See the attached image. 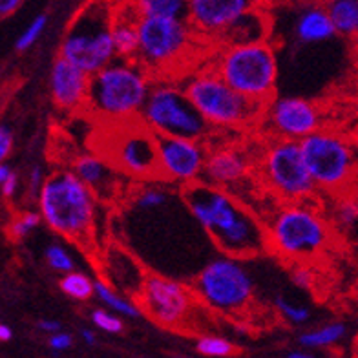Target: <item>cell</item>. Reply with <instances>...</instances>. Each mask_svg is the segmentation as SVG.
<instances>
[{
  "mask_svg": "<svg viewBox=\"0 0 358 358\" xmlns=\"http://www.w3.org/2000/svg\"><path fill=\"white\" fill-rule=\"evenodd\" d=\"M150 88V73L141 64L115 59L92 76L86 108L106 123H130L141 115Z\"/></svg>",
  "mask_w": 358,
  "mask_h": 358,
  "instance_id": "1",
  "label": "cell"
},
{
  "mask_svg": "<svg viewBox=\"0 0 358 358\" xmlns=\"http://www.w3.org/2000/svg\"><path fill=\"white\" fill-rule=\"evenodd\" d=\"M37 205L43 222L57 234L77 243H86L94 236L97 196L73 170H59L50 176Z\"/></svg>",
  "mask_w": 358,
  "mask_h": 358,
  "instance_id": "2",
  "label": "cell"
},
{
  "mask_svg": "<svg viewBox=\"0 0 358 358\" xmlns=\"http://www.w3.org/2000/svg\"><path fill=\"white\" fill-rule=\"evenodd\" d=\"M115 8L108 0H90L68 24L59 57L70 61L88 76L106 68L117 59L113 44Z\"/></svg>",
  "mask_w": 358,
  "mask_h": 358,
  "instance_id": "3",
  "label": "cell"
},
{
  "mask_svg": "<svg viewBox=\"0 0 358 358\" xmlns=\"http://www.w3.org/2000/svg\"><path fill=\"white\" fill-rule=\"evenodd\" d=\"M268 247L291 264H309L329 245L331 231L307 203H289L267 223Z\"/></svg>",
  "mask_w": 358,
  "mask_h": 358,
  "instance_id": "4",
  "label": "cell"
},
{
  "mask_svg": "<svg viewBox=\"0 0 358 358\" xmlns=\"http://www.w3.org/2000/svg\"><path fill=\"white\" fill-rule=\"evenodd\" d=\"M214 71L240 95L268 104L276 88L278 62L267 43L227 46L217 57Z\"/></svg>",
  "mask_w": 358,
  "mask_h": 358,
  "instance_id": "5",
  "label": "cell"
},
{
  "mask_svg": "<svg viewBox=\"0 0 358 358\" xmlns=\"http://www.w3.org/2000/svg\"><path fill=\"white\" fill-rule=\"evenodd\" d=\"M183 90L210 127L241 128L256 123L267 108L238 94L214 70L190 77Z\"/></svg>",
  "mask_w": 358,
  "mask_h": 358,
  "instance_id": "6",
  "label": "cell"
},
{
  "mask_svg": "<svg viewBox=\"0 0 358 358\" xmlns=\"http://www.w3.org/2000/svg\"><path fill=\"white\" fill-rule=\"evenodd\" d=\"M139 121L156 136L183 137L194 141H203L213 128L196 110L185 90L165 80L152 85Z\"/></svg>",
  "mask_w": 358,
  "mask_h": 358,
  "instance_id": "7",
  "label": "cell"
},
{
  "mask_svg": "<svg viewBox=\"0 0 358 358\" xmlns=\"http://www.w3.org/2000/svg\"><path fill=\"white\" fill-rule=\"evenodd\" d=\"M194 296L214 311L234 315L243 311L255 294V280L245 265L231 256L210 259L192 283Z\"/></svg>",
  "mask_w": 358,
  "mask_h": 358,
  "instance_id": "8",
  "label": "cell"
},
{
  "mask_svg": "<svg viewBox=\"0 0 358 358\" xmlns=\"http://www.w3.org/2000/svg\"><path fill=\"white\" fill-rule=\"evenodd\" d=\"M262 174L268 189L287 203H309L318 190L298 141L274 139L264 154Z\"/></svg>",
  "mask_w": 358,
  "mask_h": 358,
  "instance_id": "9",
  "label": "cell"
},
{
  "mask_svg": "<svg viewBox=\"0 0 358 358\" xmlns=\"http://www.w3.org/2000/svg\"><path fill=\"white\" fill-rule=\"evenodd\" d=\"M303 159L318 189L342 190L357 170V148L333 130H318L302 141Z\"/></svg>",
  "mask_w": 358,
  "mask_h": 358,
  "instance_id": "10",
  "label": "cell"
},
{
  "mask_svg": "<svg viewBox=\"0 0 358 358\" xmlns=\"http://www.w3.org/2000/svg\"><path fill=\"white\" fill-rule=\"evenodd\" d=\"M194 28L189 20L141 17L136 62L148 73L178 64L192 46Z\"/></svg>",
  "mask_w": 358,
  "mask_h": 358,
  "instance_id": "11",
  "label": "cell"
},
{
  "mask_svg": "<svg viewBox=\"0 0 358 358\" xmlns=\"http://www.w3.org/2000/svg\"><path fill=\"white\" fill-rule=\"evenodd\" d=\"M104 157L123 174L137 179H161L157 136L139 121L121 123L106 137Z\"/></svg>",
  "mask_w": 358,
  "mask_h": 358,
  "instance_id": "12",
  "label": "cell"
},
{
  "mask_svg": "<svg viewBox=\"0 0 358 358\" xmlns=\"http://www.w3.org/2000/svg\"><path fill=\"white\" fill-rule=\"evenodd\" d=\"M137 298L141 311H145L156 324L169 329L183 327L194 307L192 289L157 274L146 276Z\"/></svg>",
  "mask_w": 358,
  "mask_h": 358,
  "instance_id": "13",
  "label": "cell"
},
{
  "mask_svg": "<svg viewBox=\"0 0 358 358\" xmlns=\"http://www.w3.org/2000/svg\"><path fill=\"white\" fill-rule=\"evenodd\" d=\"M196 222L214 238L222 236L245 216L247 210L227 190L207 183H192L181 190Z\"/></svg>",
  "mask_w": 358,
  "mask_h": 358,
  "instance_id": "14",
  "label": "cell"
},
{
  "mask_svg": "<svg viewBox=\"0 0 358 358\" xmlns=\"http://www.w3.org/2000/svg\"><path fill=\"white\" fill-rule=\"evenodd\" d=\"M265 123L276 139L302 143L322 130L320 108L302 97H278L265 108Z\"/></svg>",
  "mask_w": 358,
  "mask_h": 358,
  "instance_id": "15",
  "label": "cell"
},
{
  "mask_svg": "<svg viewBox=\"0 0 358 358\" xmlns=\"http://www.w3.org/2000/svg\"><path fill=\"white\" fill-rule=\"evenodd\" d=\"M157 154L161 179L181 183L183 187L203 179L208 154L201 141L157 136Z\"/></svg>",
  "mask_w": 358,
  "mask_h": 358,
  "instance_id": "16",
  "label": "cell"
},
{
  "mask_svg": "<svg viewBox=\"0 0 358 358\" xmlns=\"http://www.w3.org/2000/svg\"><path fill=\"white\" fill-rule=\"evenodd\" d=\"M252 6L255 0H189V22L198 34L222 37Z\"/></svg>",
  "mask_w": 358,
  "mask_h": 358,
  "instance_id": "17",
  "label": "cell"
},
{
  "mask_svg": "<svg viewBox=\"0 0 358 358\" xmlns=\"http://www.w3.org/2000/svg\"><path fill=\"white\" fill-rule=\"evenodd\" d=\"M92 76L71 64L70 61L57 57L50 71V94L53 103L61 110L86 108Z\"/></svg>",
  "mask_w": 358,
  "mask_h": 358,
  "instance_id": "18",
  "label": "cell"
},
{
  "mask_svg": "<svg viewBox=\"0 0 358 358\" xmlns=\"http://www.w3.org/2000/svg\"><path fill=\"white\" fill-rule=\"evenodd\" d=\"M249 170V161L245 154L234 148H222L208 154L205 172H203V183L213 187H227V185L238 183Z\"/></svg>",
  "mask_w": 358,
  "mask_h": 358,
  "instance_id": "19",
  "label": "cell"
},
{
  "mask_svg": "<svg viewBox=\"0 0 358 358\" xmlns=\"http://www.w3.org/2000/svg\"><path fill=\"white\" fill-rule=\"evenodd\" d=\"M73 172L83 183L92 189L97 198H110L113 196V189L117 187V178L113 169L115 166L108 159L95 154H85L73 161Z\"/></svg>",
  "mask_w": 358,
  "mask_h": 358,
  "instance_id": "20",
  "label": "cell"
},
{
  "mask_svg": "<svg viewBox=\"0 0 358 358\" xmlns=\"http://www.w3.org/2000/svg\"><path fill=\"white\" fill-rule=\"evenodd\" d=\"M292 34L298 43L302 44H316L325 43L336 35V29L333 26L329 13L322 6H307L303 8L294 19Z\"/></svg>",
  "mask_w": 358,
  "mask_h": 358,
  "instance_id": "21",
  "label": "cell"
},
{
  "mask_svg": "<svg viewBox=\"0 0 358 358\" xmlns=\"http://www.w3.org/2000/svg\"><path fill=\"white\" fill-rule=\"evenodd\" d=\"M139 20L141 15L136 10L134 2L115 10L112 34L117 59L136 61L137 46H139Z\"/></svg>",
  "mask_w": 358,
  "mask_h": 358,
  "instance_id": "22",
  "label": "cell"
},
{
  "mask_svg": "<svg viewBox=\"0 0 358 358\" xmlns=\"http://www.w3.org/2000/svg\"><path fill=\"white\" fill-rule=\"evenodd\" d=\"M265 35H267V22L258 11L252 10L231 24L220 38L227 46H243V44L265 43Z\"/></svg>",
  "mask_w": 358,
  "mask_h": 358,
  "instance_id": "23",
  "label": "cell"
},
{
  "mask_svg": "<svg viewBox=\"0 0 358 358\" xmlns=\"http://www.w3.org/2000/svg\"><path fill=\"white\" fill-rule=\"evenodd\" d=\"M336 34L349 38H358V0H325Z\"/></svg>",
  "mask_w": 358,
  "mask_h": 358,
  "instance_id": "24",
  "label": "cell"
},
{
  "mask_svg": "<svg viewBox=\"0 0 358 358\" xmlns=\"http://www.w3.org/2000/svg\"><path fill=\"white\" fill-rule=\"evenodd\" d=\"M141 17L189 20V0H134Z\"/></svg>",
  "mask_w": 358,
  "mask_h": 358,
  "instance_id": "25",
  "label": "cell"
},
{
  "mask_svg": "<svg viewBox=\"0 0 358 358\" xmlns=\"http://www.w3.org/2000/svg\"><path fill=\"white\" fill-rule=\"evenodd\" d=\"M94 298L99 300L108 311L117 313V315L124 316V318H139L141 316V307L132 303L127 296L119 294V292L113 291V287L108 282L104 280H95L94 282Z\"/></svg>",
  "mask_w": 358,
  "mask_h": 358,
  "instance_id": "26",
  "label": "cell"
},
{
  "mask_svg": "<svg viewBox=\"0 0 358 358\" xmlns=\"http://www.w3.org/2000/svg\"><path fill=\"white\" fill-rule=\"evenodd\" d=\"M345 335H348V327H345L344 322H329V324L320 325L316 329L302 333L298 342L307 349H324L340 344L345 338Z\"/></svg>",
  "mask_w": 358,
  "mask_h": 358,
  "instance_id": "27",
  "label": "cell"
},
{
  "mask_svg": "<svg viewBox=\"0 0 358 358\" xmlns=\"http://www.w3.org/2000/svg\"><path fill=\"white\" fill-rule=\"evenodd\" d=\"M94 282L95 280L88 278L85 273L79 271H71L68 274H62L59 280V289H61L66 296L77 302H88L90 298L94 296Z\"/></svg>",
  "mask_w": 358,
  "mask_h": 358,
  "instance_id": "28",
  "label": "cell"
},
{
  "mask_svg": "<svg viewBox=\"0 0 358 358\" xmlns=\"http://www.w3.org/2000/svg\"><path fill=\"white\" fill-rule=\"evenodd\" d=\"M196 349L203 357L210 358H227L236 353V348L231 340L223 338V336L205 335L196 340Z\"/></svg>",
  "mask_w": 358,
  "mask_h": 358,
  "instance_id": "29",
  "label": "cell"
},
{
  "mask_svg": "<svg viewBox=\"0 0 358 358\" xmlns=\"http://www.w3.org/2000/svg\"><path fill=\"white\" fill-rule=\"evenodd\" d=\"M43 222V216L37 210H24L13 217L8 225V234L13 240H24L26 236H29L38 227V223Z\"/></svg>",
  "mask_w": 358,
  "mask_h": 358,
  "instance_id": "30",
  "label": "cell"
},
{
  "mask_svg": "<svg viewBox=\"0 0 358 358\" xmlns=\"http://www.w3.org/2000/svg\"><path fill=\"white\" fill-rule=\"evenodd\" d=\"M333 222L338 229H353L358 223V199L340 198L333 208Z\"/></svg>",
  "mask_w": 358,
  "mask_h": 358,
  "instance_id": "31",
  "label": "cell"
},
{
  "mask_svg": "<svg viewBox=\"0 0 358 358\" xmlns=\"http://www.w3.org/2000/svg\"><path fill=\"white\" fill-rule=\"evenodd\" d=\"M44 258H46V264L61 274H68L73 271L76 267V262L70 256L66 249L59 243H52L48 245L46 250H44Z\"/></svg>",
  "mask_w": 358,
  "mask_h": 358,
  "instance_id": "32",
  "label": "cell"
},
{
  "mask_svg": "<svg viewBox=\"0 0 358 358\" xmlns=\"http://www.w3.org/2000/svg\"><path fill=\"white\" fill-rule=\"evenodd\" d=\"M274 307H276V311H278L285 320L291 322V324L294 325L307 324L309 318H311V311H309L307 307L287 302L283 296L274 298Z\"/></svg>",
  "mask_w": 358,
  "mask_h": 358,
  "instance_id": "33",
  "label": "cell"
},
{
  "mask_svg": "<svg viewBox=\"0 0 358 358\" xmlns=\"http://www.w3.org/2000/svg\"><path fill=\"white\" fill-rule=\"evenodd\" d=\"M46 22H48L46 15H38V17H35L28 28L24 29L22 35L17 38L15 50H17V52H26V50H29V48L34 46V44L38 41V37L43 35L44 28H46Z\"/></svg>",
  "mask_w": 358,
  "mask_h": 358,
  "instance_id": "34",
  "label": "cell"
},
{
  "mask_svg": "<svg viewBox=\"0 0 358 358\" xmlns=\"http://www.w3.org/2000/svg\"><path fill=\"white\" fill-rule=\"evenodd\" d=\"M90 318H92V324H94L97 329L104 331V333H108V335H119V333L124 329L123 320H121L117 315L108 313V309H94L92 315H90Z\"/></svg>",
  "mask_w": 358,
  "mask_h": 358,
  "instance_id": "35",
  "label": "cell"
},
{
  "mask_svg": "<svg viewBox=\"0 0 358 358\" xmlns=\"http://www.w3.org/2000/svg\"><path fill=\"white\" fill-rule=\"evenodd\" d=\"M19 174L15 172L11 165L2 163V165H0V190H2L4 199H8V201L15 199V196L19 192Z\"/></svg>",
  "mask_w": 358,
  "mask_h": 358,
  "instance_id": "36",
  "label": "cell"
},
{
  "mask_svg": "<svg viewBox=\"0 0 358 358\" xmlns=\"http://www.w3.org/2000/svg\"><path fill=\"white\" fill-rule=\"evenodd\" d=\"M169 199V194L159 187H146L141 192H137L136 205L139 208H157L161 205H165Z\"/></svg>",
  "mask_w": 358,
  "mask_h": 358,
  "instance_id": "37",
  "label": "cell"
},
{
  "mask_svg": "<svg viewBox=\"0 0 358 358\" xmlns=\"http://www.w3.org/2000/svg\"><path fill=\"white\" fill-rule=\"evenodd\" d=\"M46 176H44L43 169L38 165L31 166L29 170V176H28V198L31 201H38V196L43 192L44 189V183H46Z\"/></svg>",
  "mask_w": 358,
  "mask_h": 358,
  "instance_id": "38",
  "label": "cell"
},
{
  "mask_svg": "<svg viewBox=\"0 0 358 358\" xmlns=\"http://www.w3.org/2000/svg\"><path fill=\"white\" fill-rule=\"evenodd\" d=\"M291 280L300 289H311L315 283V276L306 264H292Z\"/></svg>",
  "mask_w": 358,
  "mask_h": 358,
  "instance_id": "39",
  "label": "cell"
},
{
  "mask_svg": "<svg viewBox=\"0 0 358 358\" xmlns=\"http://www.w3.org/2000/svg\"><path fill=\"white\" fill-rule=\"evenodd\" d=\"M48 345H50V349L55 351V353H62V351H66V349H70L71 345H73V336H71L70 333L59 331L55 335H50Z\"/></svg>",
  "mask_w": 358,
  "mask_h": 358,
  "instance_id": "40",
  "label": "cell"
},
{
  "mask_svg": "<svg viewBox=\"0 0 358 358\" xmlns=\"http://www.w3.org/2000/svg\"><path fill=\"white\" fill-rule=\"evenodd\" d=\"M11 150H13V132L10 127L2 124L0 127V159L6 163V159L10 157Z\"/></svg>",
  "mask_w": 358,
  "mask_h": 358,
  "instance_id": "41",
  "label": "cell"
},
{
  "mask_svg": "<svg viewBox=\"0 0 358 358\" xmlns=\"http://www.w3.org/2000/svg\"><path fill=\"white\" fill-rule=\"evenodd\" d=\"M24 0H0V17H11L22 6Z\"/></svg>",
  "mask_w": 358,
  "mask_h": 358,
  "instance_id": "42",
  "label": "cell"
},
{
  "mask_svg": "<svg viewBox=\"0 0 358 358\" xmlns=\"http://www.w3.org/2000/svg\"><path fill=\"white\" fill-rule=\"evenodd\" d=\"M62 325L61 322L57 320H50V318H44V320H38L37 324V329L43 331V333H46V335H55V333H59Z\"/></svg>",
  "mask_w": 358,
  "mask_h": 358,
  "instance_id": "43",
  "label": "cell"
},
{
  "mask_svg": "<svg viewBox=\"0 0 358 358\" xmlns=\"http://www.w3.org/2000/svg\"><path fill=\"white\" fill-rule=\"evenodd\" d=\"M80 338H83V342H85L86 345H94L95 342H97V336H95V333L92 329L80 331Z\"/></svg>",
  "mask_w": 358,
  "mask_h": 358,
  "instance_id": "44",
  "label": "cell"
},
{
  "mask_svg": "<svg viewBox=\"0 0 358 358\" xmlns=\"http://www.w3.org/2000/svg\"><path fill=\"white\" fill-rule=\"evenodd\" d=\"M13 338V329L8 324H0V340L2 342H10Z\"/></svg>",
  "mask_w": 358,
  "mask_h": 358,
  "instance_id": "45",
  "label": "cell"
},
{
  "mask_svg": "<svg viewBox=\"0 0 358 358\" xmlns=\"http://www.w3.org/2000/svg\"><path fill=\"white\" fill-rule=\"evenodd\" d=\"M287 358H318L311 353H306V351H291L287 355Z\"/></svg>",
  "mask_w": 358,
  "mask_h": 358,
  "instance_id": "46",
  "label": "cell"
},
{
  "mask_svg": "<svg viewBox=\"0 0 358 358\" xmlns=\"http://www.w3.org/2000/svg\"><path fill=\"white\" fill-rule=\"evenodd\" d=\"M353 139L358 143V123L355 124V128H353Z\"/></svg>",
  "mask_w": 358,
  "mask_h": 358,
  "instance_id": "47",
  "label": "cell"
},
{
  "mask_svg": "<svg viewBox=\"0 0 358 358\" xmlns=\"http://www.w3.org/2000/svg\"><path fill=\"white\" fill-rule=\"evenodd\" d=\"M355 353H357V358H358V338H357V345H355Z\"/></svg>",
  "mask_w": 358,
  "mask_h": 358,
  "instance_id": "48",
  "label": "cell"
},
{
  "mask_svg": "<svg viewBox=\"0 0 358 358\" xmlns=\"http://www.w3.org/2000/svg\"><path fill=\"white\" fill-rule=\"evenodd\" d=\"M176 358H187V357H176Z\"/></svg>",
  "mask_w": 358,
  "mask_h": 358,
  "instance_id": "49",
  "label": "cell"
}]
</instances>
